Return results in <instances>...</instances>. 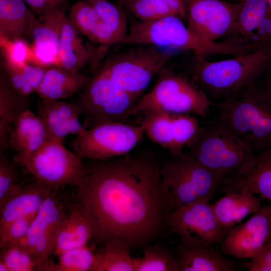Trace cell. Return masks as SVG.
<instances>
[{"mask_svg":"<svg viewBox=\"0 0 271 271\" xmlns=\"http://www.w3.org/2000/svg\"><path fill=\"white\" fill-rule=\"evenodd\" d=\"M90 160L76 200L92 224L93 244L119 238L132 248H144L169 231L174 208L157 159L127 154Z\"/></svg>","mask_w":271,"mask_h":271,"instance_id":"obj_1","label":"cell"},{"mask_svg":"<svg viewBox=\"0 0 271 271\" xmlns=\"http://www.w3.org/2000/svg\"><path fill=\"white\" fill-rule=\"evenodd\" d=\"M186 153L228 181L245 174L256 155L219 116L200 124Z\"/></svg>","mask_w":271,"mask_h":271,"instance_id":"obj_2","label":"cell"},{"mask_svg":"<svg viewBox=\"0 0 271 271\" xmlns=\"http://www.w3.org/2000/svg\"><path fill=\"white\" fill-rule=\"evenodd\" d=\"M270 62L271 47L264 46L223 60L195 57L188 75L213 104L256 81Z\"/></svg>","mask_w":271,"mask_h":271,"instance_id":"obj_3","label":"cell"},{"mask_svg":"<svg viewBox=\"0 0 271 271\" xmlns=\"http://www.w3.org/2000/svg\"><path fill=\"white\" fill-rule=\"evenodd\" d=\"M213 105L255 153L271 147V95L257 81Z\"/></svg>","mask_w":271,"mask_h":271,"instance_id":"obj_4","label":"cell"},{"mask_svg":"<svg viewBox=\"0 0 271 271\" xmlns=\"http://www.w3.org/2000/svg\"><path fill=\"white\" fill-rule=\"evenodd\" d=\"M213 103L187 74L165 67L152 89L139 99L129 116L150 111H164L207 116Z\"/></svg>","mask_w":271,"mask_h":271,"instance_id":"obj_5","label":"cell"},{"mask_svg":"<svg viewBox=\"0 0 271 271\" xmlns=\"http://www.w3.org/2000/svg\"><path fill=\"white\" fill-rule=\"evenodd\" d=\"M120 44L191 50L196 57L205 59L216 54L227 55L230 51V46L226 43L209 42L198 38L181 19L174 15L150 22L132 21Z\"/></svg>","mask_w":271,"mask_h":271,"instance_id":"obj_6","label":"cell"},{"mask_svg":"<svg viewBox=\"0 0 271 271\" xmlns=\"http://www.w3.org/2000/svg\"><path fill=\"white\" fill-rule=\"evenodd\" d=\"M161 175L174 210L198 201H210L227 181L186 153L164 162Z\"/></svg>","mask_w":271,"mask_h":271,"instance_id":"obj_7","label":"cell"},{"mask_svg":"<svg viewBox=\"0 0 271 271\" xmlns=\"http://www.w3.org/2000/svg\"><path fill=\"white\" fill-rule=\"evenodd\" d=\"M140 98L97 69L73 103L84 118V125L90 128L104 123L124 122Z\"/></svg>","mask_w":271,"mask_h":271,"instance_id":"obj_8","label":"cell"},{"mask_svg":"<svg viewBox=\"0 0 271 271\" xmlns=\"http://www.w3.org/2000/svg\"><path fill=\"white\" fill-rule=\"evenodd\" d=\"M14 161L34 180L54 190L68 185L80 186L87 173L82 158L66 148L64 143L51 140L30 155H14Z\"/></svg>","mask_w":271,"mask_h":271,"instance_id":"obj_9","label":"cell"},{"mask_svg":"<svg viewBox=\"0 0 271 271\" xmlns=\"http://www.w3.org/2000/svg\"><path fill=\"white\" fill-rule=\"evenodd\" d=\"M130 46L106 59L96 70L127 92L141 97L155 76L167 66L173 54L154 46Z\"/></svg>","mask_w":271,"mask_h":271,"instance_id":"obj_10","label":"cell"},{"mask_svg":"<svg viewBox=\"0 0 271 271\" xmlns=\"http://www.w3.org/2000/svg\"><path fill=\"white\" fill-rule=\"evenodd\" d=\"M145 125L112 122L85 128L72 142L73 151L81 158L102 160L128 154L142 140Z\"/></svg>","mask_w":271,"mask_h":271,"instance_id":"obj_11","label":"cell"},{"mask_svg":"<svg viewBox=\"0 0 271 271\" xmlns=\"http://www.w3.org/2000/svg\"><path fill=\"white\" fill-rule=\"evenodd\" d=\"M169 231L181 241L219 245L226 232L219 223L208 201H198L173 211L168 219Z\"/></svg>","mask_w":271,"mask_h":271,"instance_id":"obj_12","label":"cell"},{"mask_svg":"<svg viewBox=\"0 0 271 271\" xmlns=\"http://www.w3.org/2000/svg\"><path fill=\"white\" fill-rule=\"evenodd\" d=\"M145 133L171 156L183 154L195 138L200 124L194 115L164 111L145 113Z\"/></svg>","mask_w":271,"mask_h":271,"instance_id":"obj_13","label":"cell"},{"mask_svg":"<svg viewBox=\"0 0 271 271\" xmlns=\"http://www.w3.org/2000/svg\"><path fill=\"white\" fill-rule=\"evenodd\" d=\"M187 28L198 38L215 42L232 30L240 7V3L221 0H185Z\"/></svg>","mask_w":271,"mask_h":271,"instance_id":"obj_14","label":"cell"},{"mask_svg":"<svg viewBox=\"0 0 271 271\" xmlns=\"http://www.w3.org/2000/svg\"><path fill=\"white\" fill-rule=\"evenodd\" d=\"M270 206L261 207L246 221L226 230L219 244L226 256L251 258L271 238Z\"/></svg>","mask_w":271,"mask_h":271,"instance_id":"obj_15","label":"cell"},{"mask_svg":"<svg viewBox=\"0 0 271 271\" xmlns=\"http://www.w3.org/2000/svg\"><path fill=\"white\" fill-rule=\"evenodd\" d=\"M219 192L224 195L212 204V207L217 221L225 230L261 208V198L238 178L225 182Z\"/></svg>","mask_w":271,"mask_h":271,"instance_id":"obj_16","label":"cell"},{"mask_svg":"<svg viewBox=\"0 0 271 271\" xmlns=\"http://www.w3.org/2000/svg\"><path fill=\"white\" fill-rule=\"evenodd\" d=\"M65 11L66 6L37 16L30 34L35 64L45 68L59 66V44Z\"/></svg>","mask_w":271,"mask_h":271,"instance_id":"obj_17","label":"cell"},{"mask_svg":"<svg viewBox=\"0 0 271 271\" xmlns=\"http://www.w3.org/2000/svg\"><path fill=\"white\" fill-rule=\"evenodd\" d=\"M36 110L48 140L64 143L68 135L76 136L86 128L80 120L81 114L73 102L40 99Z\"/></svg>","mask_w":271,"mask_h":271,"instance_id":"obj_18","label":"cell"},{"mask_svg":"<svg viewBox=\"0 0 271 271\" xmlns=\"http://www.w3.org/2000/svg\"><path fill=\"white\" fill-rule=\"evenodd\" d=\"M216 245L183 242L176 253L180 271H234L237 265Z\"/></svg>","mask_w":271,"mask_h":271,"instance_id":"obj_19","label":"cell"},{"mask_svg":"<svg viewBox=\"0 0 271 271\" xmlns=\"http://www.w3.org/2000/svg\"><path fill=\"white\" fill-rule=\"evenodd\" d=\"M54 190L34 180L22 188L0 206V229L17 219L36 214Z\"/></svg>","mask_w":271,"mask_h":271,"instance_id":"obj_20","label":"cell"},{"mask_svg":"<svg viewBox=\"0 0 271 271\" xmlns=\"http://www.w3.org/2000/svg\"><path fill=\"white\" fill-rule=\"evenodd\" d=\"M93 238L91 222L76 200L59 226L53 255L58 256L67 250L87 245Z\"/></svg>","mask_w":271,"mask_h":271,"instance_id":"obj_21","label":"cell"},{"mask_svg":"<svg viewBox=\"0 0 271 271\" xmlns=\"http://www.w3.org/2000/svg\"><path fill=\"white\" fill-rule=\"evenodd\" d=\"M48 140L43 124L37 114L29 110L11 127L8 147L16 153L15 156L26 157L38 150Z\"/></svg>","mask_w":271,"mask_h":271,"instance_id":"obj_22","label":"cell"},{"mask_svg":"<svg viewBox=\"0 0 271 271\" xmlns=\"http://www.w3.org/2000/svg\"><path fill=\"white\" fill-rule=\"evenodd\" d=\"M58 190H53L46 198L25 236L56 238L59 226L74 203Z\"/></svg>","mask_w":271,"mask_h":271,"instance_id":"obj_23","label":"cell"},{"mask_svg":"<svg viewBox=\"0 0 271 271\" xmlns=\"http://www.w3.org/2000/svg\"><path fill=\"white\" fill-rule=\"evenodd\" d=\"M90 78L80 72L72 73L54 66L47 69L36 92L41 99L61 100L79 93Z\"/></svg>","mask_w":271,"mask_h":271,"instance_id":"obj_24","label":"cell"},{"mask_svg":"<svg viewBox=\"0 0 271 271\" xmlns=\"http://www.w3.org/2000/svg\"><path fill=\"white\" fill-rule=\"evenodd\" d=\"M67 17L79 32L92 42L105 46L120 43L87 1L80 0L75 3Z\"/></svg>","mask_w":271,"mask_h":271,"instance_id":"obj_25","label":"cell"},{"mask_svg":"<svg viewBox=\"0 0 271 271\" xmlns=\"http://www.w3.org/2000/svg\"><path fill=\"white\" fill-rule=\"evenodd\" d=\"M37 18L24 0H0L1 39H23L30 35Z\"/></svg>","mask_w":271,"mask_h":271,"instance_id":"obj_26","label":"cell"},{"mask_svg":"<svg viewBox=\"0 0 271 271\" xmlns=\"http://www.w3.org/2000/svg\"><path fill=\"white\" fill-rule=\"evenodd\" d=\"M28 95L17 90L4 74L0 73V154L8 147L11 127L24 112L30 110Z\"/></svg>","mask_w":271,"mask_h":271,"instance_id":"obj_27","label":"cell"},{"mask_svg":"<svg viewBox=\"0 0 271 271\" xmlns=\"http://www.w3.org/2000/svg\"><path fill=\"white\" fill-rule=\"evenodd\" d=\"M79 32L66 16L59 44V66L78 73L93 58L94 52L84 43Z\"/></svg>","mask_w":271,"mask_h":271,"instance_id":"obj_28","label":"cell"},{"mask_svg":"<svg viewBox=\"0 0 271 271\" xmlns=\"http://www.w3.org/2000/svg\"><path fill=\"white\" fill-rule=\"evenodd\" d=\"M267 0H240V7L230 33L222 42L236 45L251 44L255 31L265 16Z\"/></svg>","mask_w":271,"mask_h":271,"instance_id":"obj_29","label":"cell"},{"mask_svg":"<svg viewBox=\"0 0 271 271\" xmlns=\"http://www.w3.org/2000/svg\"><path fill=\"white\" fill-rule=\"evenodd\" d=\"M95 252V260L91 271H134L132 248L127 241L113 238L102 244Z\"/></svg>","mask_w":271,"mask_h":271,"instance_id":"obj_30","label":"cell"},{"mask_svg":"<svg viewBox=\"0 0 271 271\" xmlns=\"http://www.w3.org/2000/svg\"><path fill=\"white\" fill-rule=\"evenodd\" d=\"M238 179L260 198L271 201V147L257 154L251 168Z\"/></svg>","mask_w":271,"mask_h":271,"instance_id":"obj_31","label":"cell"},{"mask_svg":"<svg viewBox=\"0 0 271 271\" xmlns=\"http://www.w3.org/2000/svg\"><path fill=\"white\" fill-rule=\"evenodd\" d=\"M143 252L134 258V271H180L176 251L155 242L144 247Z\"/></svg>","mask_w":271,"mask_h":271,"instance_id":"obj_32","label":"cell"},{"mask_svg":"<svg viewBox=\"0 0 271 271\" xmlns=\"http://www.w3.org/2000/svg\"><path fill=\"white\" fill-rule=\"evenodd\" d=\"M95 245L67 250L59 255L52 271H91L95 260Z\"/></svg>","mask_w":271,"mask_h":271,"instance_id":"obj_33","label":"cell"},{"mask_svg":"<svg viewBox=\"0 0 271 271\" xmlns=\"http://www.w3.org/2000/svg\"><path fill=\"white\" fill-rule=\"evenodd\" d=\"M118 1L127 8L140 21L150 22L168 16H176L172 10L162 0Z\"/></svg>","mask_w":271,"mask_h":271,"instance_id":"obj_34","label":"cell"},{"mask_svg":"<svg viewBox=\"0 0 271 271\" xmlns=\"http://www.w3.org/2000/svg\"><path fill=\"white\" fill-rule=\"evenodd\" d=\"M86 1L92 6L121 43L127 33L126 18L122 10L107 0Z\"/></svg>","mask_w":271,"mask_h":271,"instance_id":"obj_35","label":"cell"},{"mask_svg":"<svg viewBox=\"0 0 271 271\" xmlns=\"http://www.w3.org/2000/svg\"><path fill=\"white\" fill-rule=\"evenodd\" d=\"M0 260L6 264L9 271L41 270L35 257L17 244L1 248Z\"/></svg>","mask_w":271,"mask_h":271,"instance_id":"obj_36","label":"cell"},{"mask_svg":"<svg viewBox=\"0 0 271 271\" xmlns=\"http://www.w3.org/2000/svg\"><path fill=\"white\" fill-rule=\"evenodd\" d=\"M24 184L17 181L14 165L3 154H0V206L17 193Z\"/></svg>","mask_w":271,"mask_h":271,"instance_id":"obj_37","label":"cell"},{"mask_svg":"<svg viewBox=\"0 0 271 271\" xmlns=\"http://www.w3.org/2000/svg\"><path fill=\"white\" fill-rule=\"evenodd\" d=\"M1 46L4 59L13 64L21 65L33 61L31 47L23 39H1Z\"/></svg>","mask_w":271,"mask_h":271,"instance_id":"obj_38","label":"cell"},{"mask_svg":"<svg viewBox=\"0 0 271 271\" xmlns=\"http://www.w3.org/2000/svg\"><path fill=\"white\" fill-rule=\"evenodd\" d=\"M35 215L17 219L0 229V248L11 245L24 237L28 232Z\"/></svg>","mask_w":271,"mask_h":271,"instance_id":"obj_39","label":"cell"},{"mask_svg":"<svg viewBox=\"0 0 271 271\" xmlns=\"http://www.w3.org/2000/svg\"><path fill=\"white\" fill-rule=\"evenodd\" d=\"M2 72L13 87L20 93L29 95L35 91L25 76L22 72L20 65L13 64L6 60L2 63Z\"/></svg>","mask_w":271,"mask_h":271,"instance_id":"obj_40","label":"cell"},{"mask_svg":"<svg viewBox=\"0 0 271 271\" xmlns=\"http://www.w3.org/2000/svg\"><path fill=\"white\" fill-rule=\"evenodd\" d=\"M244 265L248 271H271V238Z\"/></svg>","mask_w":271,"mask_h":271,"instance_id":"obj_41","label":"cell"},{"mask_svg":"<svg viewBox=\"0 0 271 271\" xmlns=\"http://www.w3.org/2000/svg\"><path fill=\"white\" fill-rule=\"evenodd\" d=\"M251 44L258 48L271 47V9L268 8L265 17L255 31Z\"/></svg>","mask_w":271,"mask_h":271,"instance_id":"obj_42","label":"cell"},{"mask_svg":"<svg viewBox=\"0 0 271 271\" xmlns=\"http://www.w3.org/2000/svg\"><path fill=\"white\" fill-rule=\"evenodd\" d=\"M29 8L40 16L56 8L66 6L68 0H24Z\"/></svg>","mask_w":271,"mask_h":271,"instance_id":"obj_43","label":"cell"},{"mask_svg":"<svg viewBox=\"0 0 271 271\" xmlns=\"http://www.w3.org/2000/svg\"><path fill=\"white\" fill-rule=\"evenodd\" d=\"M182 21L187 18V11L185 0H162Z\"/></svg>","mask_w":271,"mask_h":271,"instance_id":"obj_44","label":"cell"},{"mask_svg":"<svg viewBox=\"0 0 271 271\" xmlns=\"http://www.w3.org/2000/svg\"><path fill=\"white\" fill-rule=\"evenodd\" d=\"M257 81L271 95V66L269 65Z\"/></svg>","mask_w":271,"mask_h":271,"instance_id":"obj_45","label":"cell"},{"mask_svg":"<svg viewBox=\"0 0 271 271\" xmlns=\"http://www.w3.org/2000/svg\"><path fill=\"white\" fill-rule=\"evenodd\" d=\"M0 271H9L6 264L0 260Z\"/></svg>","mask_w":271,"mask_h":271,"instance_id":"obj_46","label":"cell"},{"mask_svg":"<svg viewBox=\"0 0 271 271\" xmlns=\"http://www.w3.org/2000/svg\"><path fill=\"white\" fill-rule=\"evenodd\" d=\"M235 1H238V2H239L240 1V0H235Z\"/></svg>","mask_w":271,"mask_h":271,"instance_id":"obj_47","label":"cell"},{"mask_svg":"<svg viewBox=\"0 0 271 271\" xmlns=\"http://www.w3.org/2000/svg\"><path fill=\"white\" fill-rule=\"evenodd\" d=\"M86 1H87V0H86ZM92 1H96V0H92Z\"/></svg>","mask_w":271,"mask_h":271,"instance_id":"obj_48","label":"cell"}]
</instances>
